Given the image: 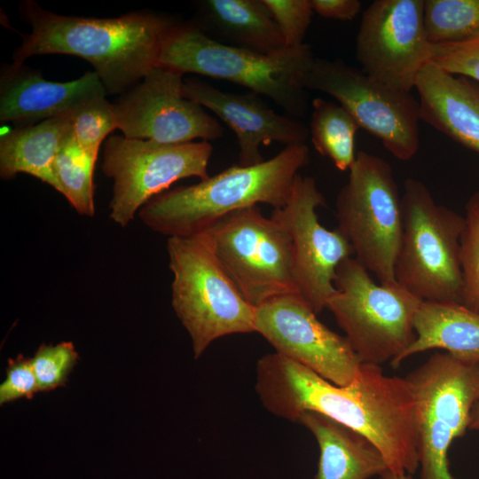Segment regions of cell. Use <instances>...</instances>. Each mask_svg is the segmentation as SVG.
<instances>
[{"label":"cell","mask_w":479,"mask_h":479,"mask_svg":"<svg viewBox=\"0 0 479 479\" xmlns=\"http://www.w3.org/2000/svg\"><path fill=\"white\" fill-rule=\"evenodd\" d=\"M304 87L334 98L397 159L409 161L418 153L420 104L411 92L389 88L341 59L318 58Z\"/></svg>","instance_id":"obj_12"},{"label":"cell","mask_w":479,"mask_h":479,"mask_svg":"<svg viewBox=\"0 0 479 479\" xmlns=\"http://www.w3.org/2000/svg\"><path fill=\"white\" fill-rule=\"evenodd\" d=\"M39 392L36 378L29 357L19 354L8 360L5 379L0 384V404L18 399H32Z\"/></svg>","instance_id":"obj_32"},{"label":"cell","mask_w":479,"mask_h":479,"mask_svg":"<svg viewBox=\"0 0 479 479\" xmlns=\"http://www.w3.org/2000/svg\"><path fill=\"white\" fill-rule=\"evenodd\" d=\"M468 429L479 430V399L475 402L472 408Z\"/></svg>","instance_id":"obj_34"},{"label":"cell","mask_w":479,"mask_h":479,"mask_svg":"<svg viewBox=\"0 0 479 479\" xmlns=\"http://www.w3.org/2000/svg\"><path fill=\"white\" fill-rule=\"evenodd\" d=\"M326 309L361 363L381 365L398 357L415 340L414 317L421 300L397 282L376 284L354 257L336 270Z\"/></svg>","instance_id":"obj_7"},{"label":"cell","mask_w":479,"mask_h":479,"mask_svg":"<svg viewBox=\"0 0 479 479\" xmlns=\"http://www.w3.org/2000/svg\"><path fill=\"white\" fill-rule=\"evenodd\" d=\"M171 304L200 357L216 340L255 331V307L221 265L205 232L167 240Z\"/></svg>","instance_id":"obj_5"},{"label":"cell","mask_w":479,"mask_h":479,"mask_svg":"<svg viewBox=\"0 0 479 479\" xmlns=\"http://www.w3.org/2000/svg\"><path fill=\"white\" fill-rule=\"evenodd\" d=\"M98 154L83 150L69 135L59 151L52 167L56 187L75 210L91 217L95 213L93 172Z\"/></svg>","instance_id":"obj_25"},{"label":"cell","mask_w":479,"mask_h":479,"mask_svg":"<svg viewBox=\"0 0 479 479\" xmlns=\"http://www.w3.org/2000/svg\"><path fill=\"white\" fill-rule=\"evenodd\" d=\"M106 95H97L82 101L67 117L79 145L96 154H98L103 140L117 129L114 105L106 98Z\"/></svg>","instance_id":"obj_27"},{"label":"cell","mask_w":479,"mask_h":479,"mask_svg":"<svg viewBox=\"0 0 479 479\" xmlns=\"http://www.w3.org/2000/svg\"><path fill=\"white\" fill-rule=\"evenodd\" d=\"M306 144L287 145L274 157L252 166L232 165L192 185L168 190L139 211L152 231L169 237L200 233L224 216L259 203L283 207L300 170L308 165Z\"/></svg>","instance_id":"obj_3"},{"label":"cell","mask_w":479,"mask_h":479,"mask_svg":"<svg viewBox=\"0 0 479 479\" xmlns=\"http://www.w3.org/2000/svg\"><path fill=\"white\" fill-rule=\"evenodd\" d=\"M401 206L396 281L423 302L462 303L465 217L437 204L427 185L412 177L404 181Z\"/></svg>","instance_id":"obj_6"},{"label":"cell","mask_w":479,"mask_h":479,"mask_svg":"<svg viewBox=\"0 0 479 479\" xmlns=\"http://www.w3.org/2000/svg\"><path fill=\"white\" fill-rule=\"evenodd\" d=\"M380 479H412V476L407 474H395L389 469L380 476Z\"/></svg>","instance_id":"obj_35"},{"label":"cell","mask_w":479,"mask_h":479,"mask_svg":"<svg viewBox=\"0 0 479 479\" xmlns=\"http://www.w3.org/2000/svg\"><path fill=\"white\" fill-rule=\"evenodd\" d=\"M182 76L157 66L113 103L117 129L125 137L165 145L222 137L217 119L185 97Z\"/></svg>","instance_id":"obj_14"},{"label":"cell","mask_w":479,"mask_h":479,"mask_svg":"<svg viewBox=\"0 0 479 479\" xmlns=\"http://www.w3.org/2000/svg\"><path fill=\"white\" fill-rule=\"evenodd\" d=\"M314 59L306 43L263 54L215 40L197 25L175 23L163 40L159 66L241 85L299 119L306 112L304 82Z\"/></svg>","instance_id":"obj_4"},{"label":"cell","mask_w":479,"mask_h":479,"mask_svg":"<svg viewBox=\"0 0 479 479\" xmlns=\"http://www.w3.org/2000/svg\"><path fill=\"white\" fill-rule=\"evenodd\" d=\"M31 27L13 52V62L32 56L67 54L90 63L107 93L123 94L155 67L163 40L175 24L153 12H130L117 18L66 16L42 8L33 0L19 6Z\"/></svg>","instance_id":"obj_2"},{"label":"cell","mask_w":479,"mask_h":479,"mask_svg":"<svg viewBox=\"0 0 479 479\" xmlns=\"http://www.w3.org/2000/svg\"><path fill=\"white\" fill-rule=\"evenodd\" d=\"M78 358V352L71 342L40 345L30 358L39 392L65 386Z\"/></svg>","instance_id":"obj_29"},{"label":"cell","mask_w":479,"mask_h":479,"mask_svg":"<svg viewBox=\"0 0 479 479\" xmlns=\"http://www.w3.org/2000/svg\"><path fill=\"white\" fill-rule=\"evenodd\" d=\"M424 26L432 44L479 36V0H424Z\"/></svg>","instance_id":"obj_26"},{"label":"cell","mask_w":479,"mask_h":479,"mask_svg":"<svg viewBox=\"0 0 479 479\" xmlns=\"http://www.w3.org/2000/svg\"><path fill=\"white\" fill-rule=\"evenodd\" d=\"M202 232L208 237L228 276L254 307L283 294L299 293L290 237L257 205L235 210Z\"/></svg>","instance_id":"obj_10"},{"label":"cell","mask_w":479,"mask_h":479,"mask_svg":"<svg viewBox=\"0 0 479 479\" xmlns=\"http://www.w3.org/2000/svg\"><path fill=\"white\" fill-rule=\"evenodd\" d=\"M255 331L276 353L338 386L349 384L361 364L345 336L321 323L299 293L283 294L255 307Z\"/></svg>","instance_id":"obj_16"},{"label":"cell","mask_w":479,"mask_h":479,"mask_svg":"<svg viewBox=\"0 0 479 479\" xmlns=\"http://www.w3.org/2000/svg\"><path fill=\"white\" fill-rule=\"evenodd\" d=\"M298 421L319 448L315 479H371L388 470L379 449L352 428L316 412H304Z\"/></svg>","instance_id":"obj_20"},{"label":"cell","mask_w":479,"mask_h":479,"mask_svg":"<svg viewBox=\"0 0 479 479\" xmlns=\"http://www.w3.org/2000/svg\"><path fill=\"white\" fill-rule=\"evenodd\" d=\"M430 62L452 75L479 83V36L459 43L433 44Z\"/></svg>","instance_id":"obj_31"},{"label":"cell","mask_w":479,"mask_h":479,"mask_svg":"<svg viewBox=\"0 0 479 479\" xmlns=\"http://www.w3.org/2000/svg\"><path fill=\"white\" fill-rule=\"evenodd\" d=\"M416 338L395 360H404L429 349H444L452 357L479 364V313L462 303L421 302L414 317Z\"/></svg>","instance_id":"obj_21"},{"label":"cell","mask_w":479,"mask_h":479,"mask_svg":"<svg viewBox=\"0 0 479 479\" xmlns=\"http://www.w3.org/2000/svg\"><path fill=\"white\" fill-rule=\"evenodd\" d=\"M315 12L327 19L352 20L361 11L358 0H310Z\"/></svg>","instance_id":"obj_33"},{"label":"cell","mask_w":479,"mask_h":479,"mask_svg":"<svg viewBox=\"0 0 479 479\" xmlns=\"http://www.w3.org/2000/svg\"><path fill=\"white\" fill-rule=\"evenodd\" d=\"M405 379L413 399L420 479H455L448 452L468 429L472 408L479 399V364L436 353Z\"/></svg>","instance_id":"obj_9"},{"label":"cell","mask_w":479,"mask_h":479,"mask_svg":"<svg viewBox=\"0 0 479 479\" xmlns=\"http://www.w3.org/2000/svg\"><path fill=\"white\" fill-rule=\"evenodd\" d=\"M424 0H376L363 12L356 41L361 70L397 90L411 92L431 60Z\"/></svg>","instance_id":"obj_13"},{"label":"cell","mask_w":479,"mask_h":479,"mask_svg":"<svg viewBox=\"0 0 479 479\" xmlns=\"http://www.w3.org/2000/svg\"><path fill=\"white\" fill-rule=\"evenodd\" d=\"M213 147L208 141L159 144L150 140L109 137L104 145V174L114 181L109 217L122 227L153 198L175 182L209 177Z\"/></svg>","instance_id":"obj_11"},{"label":"cell","mask_w":479,"mask_h":479,"mask_svg":"<svg viewBox=\"0 0 479 479\" xmlns=\"http://www.w3.org/2000/svg\"><path fill=\"white\" fill-rule=\"evenodd\" d=\"M106 93L94 71L58 82L44 80L38 70L24 63L4 64L0 72V121L20 128L67 117L82 101Z\"/></svg>","instance_id":"obj_18"},{"label":"cell","mask_w":479,"mask_h":479,"mask_svg":"<svg viewBox=\"0 0 479 479\" xmlns=\"http://www.w3.org/2000/svg\"><path fill=\"white\" fill-rule=\"evenodd\" d=\"M72 131L69 119L57 117L4 134L0 139L2 179L10 180L25 173L55 189L53 162Z\"/></svg>","instance_id":"obj_22"},{"label":"cell","mask_w":479,"mask_h":479,"mask_svg":"<svg viewBox=\"0 0 479 479\" xmlns=\"http://www.w3.org/2000/svg\"><path fill=\"white\" fill-rule=\"evenodd\" d=\"M200 4L207 21L234 46L263 54L287 47L263 0H207Z\"/></svg>","instance_id":"obj_23"},{"label":"cell","mask_w":479,"mask_h":479,"mask_svg":"<svg viewBox=\"0 0 479 479\" xmlns=\"http://www.w3.org/2000/svg\"><path fill=\"white\" fill-rule=\"evenodd\" d=\"M464 217L460 240L462 304L479 313V191L467 201Z\"/></svg>","instance_id":"obj_28"},{"label":"cell","mask_w":479,"mask_h":479,"mask_svg":"<svg viewBox=\"0 0 479 479\" xmlns=\"http://www.w3.org/2000/svg\"><path fill=\"white\" fill-rule=\"evenodd\" d=\"M337 230L354 258L382 285L397 283L394 267L402 234L401 195L391 166L359 151L336 198Z\"/></svg>","instance_id":"obj_8"},{"label":"cell","mask_w":479,"mask_h":479,"mask_svg":"<svg viewBox=\"0 0 479 479\" xmlns=\"http://www.w3.org/2000/svg\"><path fill=\"white\" fill-rule=\"evenodd\" d=\"M255 391L277 417L298 421L304 412H316L360 433L395 474L419 468L410 386L381 365L361 363L353 381L338 386L274 352L257 362Z\"/></svg>","instance_id":"obj_1"},{"label":"cell","mask_w":479,"mask_h":479,"mask_svg":"<svg viewBox=\"0 0 479 479\" xmlns=\"http://www.w3.org/2000/svg\"><path fill=\"white\" fill-rule=\"evenodd\" d=\"M287 47L304 44L313 9L310 0H263Z\"/></svg>","instance_id":"obj_30"},{"label":"cell","mask_w":479,"mask_h":479,"mask_svg":"<svg viewBox=\"0 0 479 479\" xmlns=\"http://www.w3.org/2000/svg\"><path fill=\"white\" fill-rule=\"evenodd\" d=\"M415 89L420 121L479 153V83L428 62Z\"/></svg>","instance_id":"obj_19"},{"label":"cell","mask_w":479,"mask_h":479,"mask_svg":"<svg viewBox=\"0 0 479 479\" xmlns=\"http://www.w3.org/2000/svg\"><path fill=\"white\" fill-rule=\"evenodd\" d=\"M358 129L356 120L339 103L322 98L312 100L309 128L312 145L341 171L349 170L356 160L355 139Z\"/></svg>","instance_id":"obj_24"},{"label":"cell","mask_w":479,"mask_h":479,"mask_svg":"<svg viewBox=\"0 0 479 479\" xmlns=\"http://www.w3.org/2000/svg\"><path fill=\"white\" fill-rule=\"evenodd\" d=\"M326 205L315 179L299 174L287 203L271 215L290 237L296 288L317 314L326 309L334 293L338 266L353 255L349 242L337 229L331 231L320 224L317 209Z\"/></svg>","instance_id":"obj_15"},{"label":"cell","mask_w":479,"mask_h":479,"mask_svg":"<svg viewBox=\"0 0 479 479\" xmlns=\"http://www.w3.org/2000/svg\"><path fill=\"white\" fill-rule=\"evenodd\" d=\"M183 91L186 98L213 112L233 130L240 166L263 161L260 152L262 145L305 144L310 136L309 128L299 119L279 114L255 93L222 91L196 78L184 81Z\"/></svg>","instance_id":"obj_17"}]
</instances>
